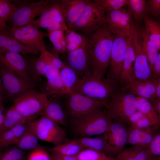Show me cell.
<instances>
[{
	"label": "cell",
	"mask_w": 160,
	"mask_h": 160,
	"mask_svg": "<svg viewBox=\"0 0 160 160\" xmlns=\"http://www.w3.org/2000/svg\"><path fill=\"white\" fill-rule=\"evenodd\" d=\"M87 39L91 58L92 75L103 79L110 63L113 34L105 23Z\"/></svg>",
	"instance_id": "6da1fadb"
},
{
	"label": "cell",
	"mask_w": 160,
	"mask_h": 160,
	"mask_svg": "<svg viewBox=\"0 0 160 160\" xmlns=\"http://www.w3.org/2000/svg\"><path fill=\"white\" fill-rule=\"evenodd\" d=\"M116 82L93 76L79 79L71 89L72 92L108 103L116 91Z\"/></svg>",
	"instance_id": "7a4b0ae2"
},
{
	"label": "cell",
	"mask_w": 160,
	"mask_h": 160,
	"mask_svg": "<svg viewBox=\"0 0 160 160\" xmlns=\"http://www.w3.org/2000/svg\"><path fill=\"white\" fill-rule=\"evenodd\" d=\"M111 120L107 111L99 108L82 117L73 120V131L80 137L100 135L107 130Z\"/></svg>",
	"instance_id": "3957f363"
},
{
	"label": "cell",
	"mask_w": 160,
	"mask_h": 160,
	"mask_svg": "<svg viewBox=\"0 0 160 160\" xmlns=\"http://www.w3.org/2000/svg\"><path fill=\"white\" fill-rule=\"evenodd\" d=\"M107 108L111 120L125 124L137 111L136 96L121 90L116 91L108 102Z\"/></svg>",
	"instance_id": "277c9868"
},
{
	"label": "cell",
	"mask_w": 160,
	"mask_h": 160,
	"mask_svg": "<svg viewBox=\"0 0 160 160\" xmlns=\"http://www.w3.org/2000/svg\"><path fill=\"white\" fill-rule=\"evenodd\" d=\"M48 100L44 93L33 89L16 98L12 106L31 122L42 116Z\"/></svg>",
	"instance_id": "5b68a950"
},
{
	"label": "cell",
	"mask_w": 160,
	"mask_h": 160,
	"mask_svg": "<svg viewBox=\"0 0 160 160\" xmlns=\"http://www.w3.org/2000/svg\"><path fill=\"white\" fill-rule=\"evenodd\" d=\"M106 13L100 6L89 0L79 19L70 30L80 31L89 36L105 23Z\"/></svg>",
	"instance_id": "8992f818"
},
{
	"label": "cell",
	"mask_w": 160,
	"mask_h": 160,
	"mask_svg": "<svg viewBox=\"0 0 160 160\" xmlns=\"http://www.w3.org/2000/svg\"><path fill=\"white\" fill-rule=\"evenodd\" d=\"M30 128L38 139L50 143L55 146L65 143L66 132L59 124L44 116L28 123Z\"/></svg>",
	"instance_id": "52a82bcc"
},
{
	"label": "cell",
	"mask_w": 160,
	"mask_h": 160,
	"mask_svg": "<svg viewBox=\"0 0 160 160\" xmlns=\"http://www.w3.org/2000/svg\"><path fill=\"white\" fill-rule=\"evenodd\" d=\"M27 25L46 28L48 33L56 30L67 31L62 0H54L39 18L34 20Z\"/></svg>",
	"instance_id": "ba28073f"
},
{
	"label": "cell",
	"mask_w": 160,
	"mask_h": 160,
	"mask_svg": "<svg viewBox=\"0 0 160 160\" xmlns=\"http://www.w3.org/2000/svg\"><path fill=\"white\" fill-rule=\"evenodd\" d=\"M0 82L4 90V95L13 99L34 89L35 83L17 76L14 72L1 64Z\"/></svg>",
	"instance_id": "9c48e42d"
},
{
	"label": "cell",
	"mask_w": 160,
	"mask_h": 160,
	"mask_svg": "<svg viewBox=\"0 0 160 160\" xmlns=\"http://www.w3.org/2000/svg\"><path fill=\"white\" fill-rule=\"evenodd\" d=\"M129 128L125 124L111 120L103 135L106 146V155L114 158L124 149L127 141Z\"/></svg>",
	"instance_id": "30bf717a"
},
{
	"label": "cell",
	"mask_w": 160,
	"mask_h": 160,
	"mask_svg": "<svg viewBox=\"0 0 160 160\" xmlns=\"http://www.w3.org/2000/svg\"><path fill=\"white\" fill-rule=\"evenodd\" d=\"M54 0L33 1L18 7L10 18L11 28L27 25L37 16H40L51 6Z\"/></svg>",
	"instance_id": "8fae6325"
},
{
	"label": "cell",
	"mask_w": 160,
	"mask_h": 160,
	"mask_svg": "<svg viewBox=\"0 0 160 160\" xmlns=\"http://www.w3.org/2000/svg\"><path fill=\"white\" fill-rule=\"evenodd\" d=\"M68 95L66 106L73 120L82 117L102 107H108V103L104 101L73 92Z\"/></svg>",
	"instance_id": "7c38bea8"
},
{
	"label": "cell",
	"mask_w": 160,
	"mask_h": 160,
	"mask_svg": "<svg viewBox=\"0 0 160 160\" xmlns=\"http://www.w3.org/2000/svg\"><path fill=\"white\" fill-rule=\"evenodd\" d=\"M8 32L21 43L40 52L46 49L44 39L49 36L48 33L30 25L11 28Z\"/></svg>",
	"instance_id": "4fadbf2b"
},
{
	"label": "cell",
	"mask_w": 160,
	"mask_h": 160,
	"mask_svg": "<svg viewBox=\"0 0 160 160\" xmlns=\"http://www.w3.org/2000/svg\"><path fill=\"white\" fill-rule=\"evenodd\" d=\"M132 43L135 54L133 80L144 81L153 78L147 57L140 42L138 32L133 24L131 33Z\"/></svg>",
	"instance_id": "5bb4252c"
},
{
	"label": "cell",
	"mask_w": 160,
	"mask_h": 160,
	"mask_svg": "<svg viewBox=\"0 0 160 160\" xmlns=\"http://www.w3.org/2000/svg\"><path fill=\"white\" fill-rule=\"evenodd\" d=\"M108 79L118 82L121 72L130 35L113 34Z\"/></svg>",
	"instance_id": "9a60e30c"
},
{
	"label": "cell",
	"mask_w": 160,
	"mask_h": 160,
	"mask_svg": "<svg viewBox=\"0 0 160 160\" xmlns=\"http://www.w3.org/2000/svg\"><path fill=\"white\" fill-rule=\"evenodd\" d=\"M68 53V65L74 70L78 76L81 78L92 75L91 58L86 37L80 48Z\"/></svg>",
	"instance_id": "2e32d148"
},
{
	"label": "cell",
	"mask_w": 160,
	"mask_h": 160,
	"mask_svg": "<svg viewBox=\"0 0 160 160\" xmlns=\"http://www.w3.org/2000/svg\"><path fill=\"white\" fill-rule=\"evenodd\" d=\"M105 23L113 34L130 35L133 23L127 9H123L106 13Z\"/></svg>",
	"instance_id": "e0dca14e"
},
{
	"label": "cell",
	"mask_w": 160,
	"mask_h": 160,
	"mask_svg": "<svg viewBox=\"0 0 160 160\" xmlns=\"http://www.w3.org/2000/svg\"><path fill=\"white\" fill-rule=\"evenodd\" d=\"M0 53L1 64L19 77L32 81L29 65L25 58L18 53L6 51Z\"/></svg>",
	"instance_id": "ac0fdd59"
},
{
	"label": "cell",
	"mask_w": 160,
	"mask_h": 160,
	"mask_svg": "<svg viewBox=\"0 0 160 160\" xmlns=\"http://www.w3.org/2000/svg\"><path fill=\"white\" fill-rule=\"evenodd\" d=\"M44 77L47 81L43 93L48 98L49 97H56L70 94L63 84L59 69L53 65H47Z\"/></svg>",
	"instance_id": "d6986e66"
},
{
	"label": "cell",
	"mask_w": 160,
	"mask_h": 160,
	"mask_svg": "<svg viewBox=\"0 0 160 160\" xmlns=\"http://www.w3.org/2000/svg\"><path fill=\"white\" fill-rule=\"evenodd\" d=\"M156 79L153 78L144 81L133 80L122 86L120 89L151 102L156 99Z\"/></svg>",
	"instance_id": "ffe728a7"
},
{
	"label": "cell",
	"mask_w": 160,
	"mask_h": 160,
	"mask_svg": "<svg viewBox=\"0 0 160 160\" xmlns=\"http://www.w3.org/2000/svg\"><path fill=\"white\" fill-rule=\"evenodd\" d=\"M9 51L23 54H37L39 51L25 45L12 36L8 30H0V53Z\"/></svg>",
	"instance_id": "44dd1931"
},
{
	"label": "cell",
	"mask_w": 160,
	"mask_h": 160,
	"mask_svg": "<svg viewBox=\"0 0 160 160\" xmlns=\"http://www.w3.org/2000/svg\"><path fill=\"white\" fill-rule=\"evenodd\" d=\"M89 0H62L65 22L70 29L80 17Z\"/></svg>",
	"instance_id": "7402d4cb"
},
{
	"label": "cell",
	"mask_w": 160,
	"mask_h": 160,
	"mask_svg": "<svg viewBox=\"0 0 160 160\" xmlns=\"http://www.w3.org/2000/svg\"><path fill=\"white\" fill-rule=\"evenodd\" d=\"M135 52L132 43L130 34L128 39L122 68L118 81L121 87L133 80L132 64L135 61Z\"/></svg>",
	"instance_id": "603a6c76"
},
{
	"label": "cell",
	"mask_w": 160,
	"mask_h": 160,
	"mask_svg": "<svg viewBox=\"0 0 160 160\" xmlns=\"http://www.w3.org/2000/svg\"><path fill=\"white\" fill-rule=\"evenodd\" d=\"M157 132L154 129L144 131L135 128H129L127 144L139 146L146 150L149 147Z\"/></svg>",
	"instance_id": "cb8c5ba5"
},
{
	"label": "cell",
	"mask_w": 160,
	"mask_h": 160,
	"mask_svg": "<svg viewBox=\"0 0 160 160\" xmlns=\"http://www.w3.org/2000/svg\"><path fill=\"white\" fill-rule=\"evenodd\" d=\"M137 111L143 113L151 122L157 132L160 131V116L148 100L136 96Z\"/></svg>",
	"instance_id": "d4e9b609"
},
{
	"label": "cell",
	"mask_w": 160,
	"mask_h": 160,
	"mask_svg": "<svg viewBox=\"0 0 160 160\" xmlns=\"http://www.w3.org/2000/svg\"><path fill=\"white\" fill-rule=\"evenodd\" d=\"M42 116L59 125H65L67 124L66 116L63 107L55 100L48 99Z\"/></svg>",
	"instance_id": "484cf974"
},
{
	"label": "cell",
	"mask_w": 160,
	"mask_h": 160,
	"mask_svg": "<svg viewBox=\"0 0 160 160\" xmlns=\"http://www.w3.org/2000/svg\"><path fill=\"white\" fill-rule=\"evenodd\" d=\"M28 123L18 125L0 134V146L4 148L17 144L28 128Z\"/></svg>",
	"instance_id": "4316f807"
},
{
	"label": "cell",
	"mask_w": 160,
	"mask_h": 160,
	"mask_svg": "<svg viewBox=\"0 0 160 160\" xmlns=\"http://www.w3.org/2000/svg\"><path fill=\"white\" fill-rule=\"evenodd\" d=\"M155 157L149 155L143 148L133 146L124 148L113 160H152Z\"/></svg>",
	"instance_id": "83f0119b"
},
{
	"label": "cell",
	"mask_w": 160,
	"mask_h": 160,
	"mask_svg": "<svg viewBox=\"0 0 160 160\" xmlns=\"http://www.w3.org/2000/svg\"><path fill=\"white\" fill-rule=\"evenodd\" d=\"M138 33L142 50L147 57L152 73L159 50L155 44L150 40L145 30L141 31L140 33Z\"/></svg>",
	"instance_id": "f1b7e54d"
},
{
	"label": "cell",
	"mask_w": 160,
	"mask_h": 160,
	"mask_svg": "<svg viewBox=\"0 0 160 160\" xmlns=\"http://www.w3.org/2000/svg\"><path fill=\"white\" fill-rule=\"evenodd\" d=\"M5 114L4 122L0 127V134L18 125L30 122L12 106L7 111Z\"/></svg>",
	"instance_id": "f546056e"
},
{
	"label": "cell",
	"mask_w": 160,
	"mask_h": 160,
	"mask_svg": "<svg viewBox=\"0 0 160 160\" xmlns=\"http://www.w3.org/2000/svg\"><path fill=\"white\" fill-rule=\"evenodd\" d=\"M84 149L83 147L74 139L47 150L52 154L75 156Z\"/></svg>",
	"instance_id": "4dcf8cb0"
},
{
	"label": "cell",
	"mask_w": 160,
	"mask_h": 160,
	"mask_svg": "<svg viewBox=\"0 0 160 160\" xmlns=\"http://www.w3.org/2000/svg\"><path fill=\"white\" fill-rule=\"evenodd\" d=\"M145 31L150 40L160 51V23L146 15L143 20Z\"/></svg>",
	"instance_id": "1f68e13d"
},
{
	"label": "cell",
	"mask_w": 160,
	"mask_h": 160,
	"mask_svg": "<svg viewBox=\"0 0 160 160\" xmlns=\"http://www.w3.org/2000/svg\"><path fill=\"white\" fill-rule=\"evenodd\" d=\"M125 124L129 128H135L144 131L156 130L148 119L138 111L128 119Z\"/></svg>",
	"instance_id": "d6a6232c"
},
{
	"label": "cell",
	"mask_w": 160,
	"mask_h": 160,
	"mask_svg": "<svg viewBox=\"0 0 160 160\" xmlns=\"http://www.w3.org/2000/svg\"><path fill=\"white\" fill-rule=\"evenodd\" d=\"M74 140L85 149H93L106 155V144L103 135L94 138L80 137Z\"/></svg>",
	"instance_id": "836d02e7"
},
{
	"label": "cell",
	"mask_w": 160,
	"mask_h": 160,
	"mask_svg": "<svg viewBox=\"0 0 160 160\" xmlns=\"http://www.w3.org/2000/svg\"><path fill=\"white\" fill-rule=\"evenodd\" d=\"M28 62L32 81L35 83L41 81L42 76H45L48 64L40 55Z\"/></svg>",
	"instance_id": "e575fe53"
},
{
	"label": "cell",
	"mask_w": 160,
	"mask_h": 160,
	"mask_svg": "<svg viewBox=\"0 0 160 160\" xmlns=\"http://www.w3.org/2000/svg\"><path fill=\"white\" fill-rule=\"evenodd\" d=\"M11 1L7 0H0V30L9 29L11 28L6 24L17 9Z\"/></svg>",
	"instance_id": "d590c367"
},
{
	"label": "cell",
	"mask_w": 160,
	"mask_h": 160,
	"mask_svg": "<svg viewBox=\"0 0 160 160\" xmlns=\"http://www.w3.org/2000/svg\"><path fill=\"white\" fill-rule=\"evenodd\" d=\"M146 5L145 0H128L127 9L132 19L136 21L143 20L146 15Z\"/></svg>",
	"instance_id": "8d00e7d4"
},
{
	"label": "cell",
	"mask_w": 160,
	"mask_h": 160,
	"mask_svg": "<svg viewBox=\"0 0 160 160\" xmlns=\"http://www.w3.org/2000/svg\"><path fill=\"white\" fill-rule=\"evenodd\" d=\"M64 31L62 30H56L48 33V37L55 50L62 54L67 51Z\"/></svg>",
	"instance_id": "74e56055"
},
{
	"label": "cell",
	"mask_w": 160,
	"mask_h": 160,
	"mask_svg": "<svg viewBox=\"0 0 160 160\" xmlns=\"http://www.w3.org/2000/svg\"><path fill=\"white\" fill-rule=\"evenodd\" d=\"M60 74L64 84L71 94L72 88L79 79L78 75L73 69L65 65L60 70Z\"/></svg>",
	"instance_id": "f35d334b"
},
{
	"label": "cell",
	"mask_w": 160,
	"mask_h": 160,
	"mask_svg": "<svg viewBox=\"0 0 160 160\" xmlns=\"http://www.w3.org/2000/svg\"><path fill=\"white\" fill-rule=\"evenodd\" d=\"M38 139L35 133L29 128L21 137L16 144L17 148L22 150H30L38 146Z\"/></svg>",
	"instance_id": "ab89813d"
},
{
	"label": "cell",
	"mask_w": 160,
	"mask_h": 160,
	"mask_svg": "<svg viewBox=\"0 0 160 160\" xmlns=\"http://www.w3.org/2000/svg\"><path fill=\"white\" fill-rule=\"evenodd\" d=\"M65 32V36L68 53L78 49L82 46L86 37L71 30L68 29Z\"/></svg>",
	"instance_id": "60d3db41"
},
{
	"label": "cell",
	"mask_w": 160,
	"mask_h": 160,
	"mask_svg": "<svg viewBox=\"0 0 160 160\" xmlns=\"http://www.w3.org/2000/svg\"><path fill=\"white\" fill-rule=\"evenodd\" d=\"M78 160H113L105 154L90 149H85L75 156Z\"/></svg>",
	"instance_id": "b9f144b4"
},
{
	"label": "cell",
	"mask_w": 160,
	"mask_h": 160,
	"mask_svg": "<svg viewBox=\"0 0 160 160\" xmlns=\"http://www.w3.org/2000/svg\"><path fill=\"white\" fill-rule=\"evenodd\" d=\"M93 2L100 6L107 13L122 9L127 5L128 0H94Z\"/></svg>",
	"instance_id": "7bdbcfd3"
},
{
	"label": "cell",
	"mask_w": 160,
	"mask_h": 160,
	"mask_svg": "<svg viewBox=\"0 0 160 160\" xmlns=\"http://www.w3.org/2000/svg\"><path fill=\"white\" fill-rule=\"evenodd\" d=\"M0 160H26V158L23 150L16 147L1 152Z\"/></svg>",
	"instance_id": "ee69618b"
},
{
	"label": "cell",
	"mask_w": 160,
	"mask_h": 160,
	"mask_svg": "<svg viewBox=\"0 0 160 160\" xmlns=\"http://www.w3.org/2000/svg\"><path fill=\"white\" fill-rule=\"evenodd\" d=\"M41 52L40 55L48 65H53L60 70L65 65L59 57L57 53L49 52L46 49Z\"/></svg>",
	"instance_id": "f6af8a7d"
},
{
	"label": "cell",
	"mask_w": 160,
	"mask_h": 160,
	"mask_svg": "<svg viewBox=\"0 0 160 160\" xmlns=\"http://www.w3.org/2000/svg\"><path fill=\"white\" fill-rule=\"evenodd\" d=\"M146 151L153 156H160V131L155 133L149 147Z\"/></svg>",
	"instance_id": "bcb514c9"
},
{
	"label": "cell",
	"mask_w": 160,
	"mask_h": 160,
	"mask_svg": "<svg viewBox=\"0 0 160 160\" xmlns=\"http://www.w3.org/2000/svg\"><path fill=\"white\" fill-rule=\"evenodd\" d=\"M47 150L37 147L32 150L27 160H51Z\"/></svg>",
	"instance_id": "7dc6e473"
},
{
	"label": "cell",
	"mask_w": 160,
	"mask_h": 160,
	"mask_svg": "<svg viewBox=\"0 0 160 160\" xmlns=\"http://www.w3.org/2000/svg\"><path fill=\"white\" fill-rule=\"evenodd\" d=\"M153 16L160 17V0H149L146 1V13Z\"/></svg>",
	"instance_id": "c3c4849f"
},
{
	"label": "cell",
	"mask_w": 160,
	"mask_h": 160,
	"mask_svg": "<svg viewBox=\"0 0 160 160\" xmlns=\"http://www.w3.org/2000/svg\"><path fill=\"white\" fill-rule=\"evenodd\" d=\"M159 51L152 71L153 77L155 79L160 77V51Z\"/></svg>",
	"instance_id": "681fc988"
},
{
	"label": "cell",
	"mask_w": 160,
	"mask_h": 160,
	"mask_svg": "<svg viewBox=\"0 0 160 160\" xmlns=\"http://www.w3.org/2000/svg\"><path fill=\"white\" fill-rule=\"evenodd\" d=\"M4 93L2 90L0 91V127L4 122L5 114H4V108L3 103Z\"/></svg>",
	"instance_id": "f907efd6"
},
{
	"label": "cell",
	"mask_w": 160,
	"mask_h": 160,
	"mask_svg": "<svg viewBox=\"0 0 160 160\" xmlns=\"http://www.w3.org/2000/svg\"><path fill=\"white\" fill-rule=\"evenodd\" d=\"M51 160H78L76 156H65L51 154Z\"/></svg>",
	"instance_id": "816d5d0a"
},
{
	"label": "cell",
	"mask_w": 160,
	"mask_h": 160,
	"mask_svg": "<svg viewBox=\"0 0 160 160\" xmlns=\"http://www.w3.org/2000/svg\"><path fill=\"white\" fill-rule=\"evenodd\" d=\"M151 103L156 111L160 116V99H156Z\"/></svg>",
	"instance_id": "f5cc1de1"
},
{
	"label": "cell",
	"mask_w": 160,
	"mask_h": 160,
	"mask_svg": "<svg viewBox=\"0 0 160 160\" xmlns=\"http://www.w3.org/2000/svg\"><path fill=\"white\" fill-rule=\"evenodd\" d=\"M156 79L157 82L156 99H160V77Z\"/></svg>",
	"instance_id": "db71d44e"
},
{
	"label": "cell",
	"mask_w": 160,
	"mask_h": 160,
	"mask_svg": "<svg viewBox=\"0 0 160 160\" xmlns=\"http://www.w3.org/2000/svg\"><path fill=\"white\" fill-rule=\"evenodd\" d=\"M152 160H158L156 158V157H155Z\"/></svg>",
	"instance_id": "11a10c76"
},
{
	"label": "cell",
	"mask_w": 160,
	"mask_h": 160,
	"mask_svg": "<svg viewBox=\"0 0 160 160\" xmlns=\"http://www.w3.org/2000/svg\"><path fill=\"white\" fill-rule=\"evenodd\" d=\"M159 18H160V17H159ZM159 22L160 23V22Z\"/></svg>",
	"instance_id": "9f6ffc18"
}]
</instances>
